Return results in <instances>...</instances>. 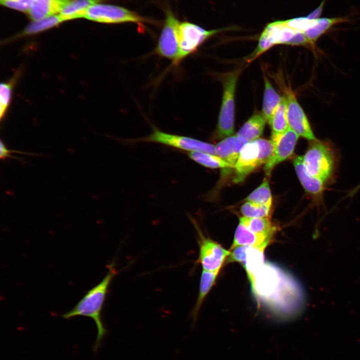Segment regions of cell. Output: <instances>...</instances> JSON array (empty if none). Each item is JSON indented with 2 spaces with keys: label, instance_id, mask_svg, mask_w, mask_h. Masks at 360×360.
Listing matches in <instances>:
<instances>
[{
  "label": "cell",
  "instance_id": "6da1fadb",
  "mask_svg": "<svg viewBox=\"0 0 360 360\" xmlns=\"http://www.w3.org/2000/svg\"><path fill=\"white\" fill-rule=\"evenodd\" d=\"M108 272L98 284L88 290L76 306L62 315L65 319L77 316H84L92 318L96 326L98 333L93 350L96 352L106 334V330L102 319V312L110 286L118 273L113 263L108 266Z\"/></svg>",
  "mask_w": 360,
  "mask_h": 360
},
{
  "label": "cell",
  "instance_id": "7a4b0ae2",
  "mask_svg": "<svg viewBox=\"0 0 360 360\" xmlns=\"http://www.w3.org/2000/svg\"><path fill=\"white\" fill-rule=\"evenodd\" d=\"M302 161L306 172L324 184L332 177L336 156L332 148L325 142L317 139L310 140Z\"/></svg>",
  "mask_w": 360,
  "mask_h": 360
},
{
  "label": "cell",
  "instance_id": "3957f363",
  "mask_svg": "<svg viewBox=\"0 0 360 360\" xmlns=\"http://www.w3.org/2000/svg\"><path fill=\"white\" fill-rule=\"evenodd\" d=\"M239 74V71L232 73L224 80L223 96L216 132L219 138L230 136L234 131V94Z\"/></svg>",
  "mask_w": 360,
  "mask_h": 360
},
{
  "label": "cell",
  "instance_id": "277c9868",
  "mask_svg": "<svg viewBox=\"0 0 360 360\" xmlns=\"http://www.w3.org/2000/svg\"><path fill=\"white\" fill-rule=\"evenodd\" d=\"M224 30H207L188 22H180L178 52L177 57L172 62V65L178 64L184 58L194 52L208 38Z\"/></svg>",
  "mask_w": 360,
  "mask_h": 360
},
{
  "label": "cell",
  "instance_id": "5b68a950",
  "mask_svg": "<svg viewBox=\"0 0 360 360\" xmlns=\"http://www.w3.org/2000/svg\"><path fill=\"white\" fill-rule=\"evenodd\" d=\"M190 219L198 232L199 255L197 262L201 264L203 270L219 272L230 254V250L224 249L216 242L206 236L194 220L192 217Z\"/></svg>",
  "mask_w": 360,
  "mask_h": 360
},
{
  "label": "cell",
  "instance_id": "8992f818",
  "mask_svg": "<svg viewBox=\"0 0 360 360\" xmlns=\"http://www.w3.org/2000/svg\"><path fill=\"white\" fill-rule=\"evenodd\" d=\"M132 141L156 142L184 151L202 152L216 155L213 144L188 136L164 132L156 128L149 136Z\"/></svg>",
  "mask_w": 360,
  "mask_h": 360
},
{
  "label": "cell",
  "instance_id": "52a82bcc",
  "mask_svg": "<svg viewBox=\"0 0 360 360\" xmlns=\"http://www.w3.org/2000/svg\"><path fill=\"white\" fill-rule=\"evenodd\" d=\"M83 18L105 24L141 23L148 19L134 12L118 6L97 3L88 8Z\"/></svg>",
  "mask_w": 360,
  "mask_h": 360
},
{
  "label": "cell",
  "instance_id": "ba28073f",
  "mask_svg": "<svg viewBox=\"0 0 360 360\" xmlns=\"http://www.w3.org/2000/svg\"><path fill=\"white\" fill-rule=\"evenodd\" d=\"M180 22L170 10L166 11V18L155 52L173 61L178 52V26Z\"/></svg>",
  "mask_w": 360,
  "mask_h": 360
},
{
  "label": "cell",
  "instance_id": "9c48e42d",
  "mask_svg": "<svg viewBox=\"0 0 360 360\" xmlns=\"http://www.w3.org/2000/svg\"><path fill=\"white\" fill-rule=\"evenodd\" d=\"M287 120L289 128L310 141L316 140L308 120L294 93L287 90Z\"/></svg>",
  "mask_w": 360,
  "mask_h": 360
},
{
  "label": "cell",
  "instance_id": "30bf717a",
  "mask_svg": "<svg viewBox=\"0 0 360 360\" xmlns=\"http://www.w3.org/2000/svg\"><path fill=\"white\" fill-rule=\"evenodd\" d=\"M281 282L280 273L274 266L265 264L250 282L255 294L260 299L266 300L276 295Z\"/></svg>",
  "mask_w": 360,
  "mask_h": 360
},
{
  "label": "cell",
  "instance_id": "8fae6325",
  "mask_svg": "<svg viewBox=\"0 0 360 360\" xmlns=\"http://www.w3.org/2000/svg\"><path fill=\"white\" fill-rule=\"evenodd\" d=\"M298 136L290 128L282 134L272 136L271 140L274 144V151L271 158L265 164L264 170L266 175H270L276 165L292 154Z\"/></svg>",
  "mask_w": 360,
  "mask_h": 360
},
{
  "label": "cell",
  "instance_id": "7c38bea8",
  "mask_svg": "<svg viewBox=\"0 0 360 360\" xmlns=\"http://www.w3.org/2000/svg\"><path fill=\"white\" fill-rule=\"evenodd\" d=\"M259 152L256 140L247 142L242 147L234 167L235 182L242 181L250 172L261 166Z\"/></svg>",
  "mask_w": 360,
  "mask_h": 360
},
{
  "label": "cell",
  "instance_id": "4fadbf2b",
  "mask_svg": "<svg viewBox=\"0 0 360 360\" xmlns=\"http://www.w3.org/2000/svg\"><path fill=\"white\" fill-rule=\"evenodd\" d=\"M247 142L244 138L236 135L226 137L215 146L216 155L230 164L234 168L240 150Z\"/></svg>",
  "mask_w": 360,
  "mask_h": 360
},
{
  "label": "cell",
  "instance_id": "5bb4252c",
  "mask_svg": "<svg viewBox=\"0 0 360 360\" xmlns=\"http://www.w3.org/2000/svg\"><path fill=\"white\" fill-rule=\"evenodd\" d=\"M293 164L297 176L305 190L315 198L316 200H320L324 189L325 184L306 172L303 164L302 156L295 158Z\"/></svg>",
  "mask_w": 360,
  "mask_h": 360
},
{
  "label": "cell",
  "instance_id": "9a60e30c",
  "mask_svg": "<svg viewBox=\"0 0 360 360\" xmlns=\"http://www.w3.org/2000/svg\"><path fill=\"white\" fill-rule=\"evenodd\" d=\"M272 238V236L254 233L240 222L236 230L230 248L240 246H248L266 248Z\"/></svg>",
  "mask_w": 360,
  "mask_h": 360
},
{
  "label": "cell",
  "instance_id": "2e32d148",
  "mask_svg": "<svg viewBox=\"0 0 360 360\" xmlns=\"http://www.w3.org/2000/svg\"><path fill=\"white\" fill-rule=\"evenodd\" d=\"M72 0H34L28 12L30 18L39 20L60 13L62 8Z\"/></svg>",
  "mask_w": 360,
  "mask_h": 360
},
{
  "label": "cell",
  "instance_id": "e0dca14e",
  "mask_svg": "<svg viewBox=\"0 0 360 360\" xmlns=\"http://www.w3.org/2000/svg\"><path fill=\"white\" fill-rule=\"evenodd\" d=\"M284 24V20H278L266 26L260 37L256 48L250 56L248 60H252L274 44H278L280 33Z\"/></svg>",
  "mask_w": 360,
  "mask_h": 360
},
{
  "label": "cell",
  "instance_id": "ac0fdd59",
  "mask_svg": "<svg viewBox=\"0 0 360 360\" xmlns=\"http://www.w3.org/2000/svg\"><path fill=\"white\" fill-rule=\"evenodd\" d=\"M266 122L262 114H254L244 124L236 135L248 142L258 139L263 133Z\"/></svg>",
  "mask_w": 360,
  "mask_h": 360
},
{
  "label": "cell",
  "instance_id": "d6986e66",
  "mask_svg": "<svg viewBox=\"0 0 360 360\" xmlns=\"http://www.w3.org/2000/svg\"><path fill=\"white\" fill-rule=\"evenodd\" d=\"M347 16L336 18H322L316 20L314 26L304 32L305 36L310 42L314 44L324 34L334 26L349 22Z\"/></svg>",
  "mask_w": 360,
  "mask_h": 360
},
{
  "label": "cell",
  "instance_id": "ffe728a7",
  "mask_svg": "<svg viewBox=\"0 0 360 360\" xmlns=\"http://www.w3.org/2000/svg\"><path fill=\"white\" fill-rule=\"evenodd\" d=\"M264 248L248 246L246 250V258L244 268L250 282H251L256 274L264 266Z\"/></svg>",
  "mask_w": 360,
  "mask_h": 360
},
{
  "label": "cell",
  "instance_id": "44dd1931",
  "mask_svg": "<svg viewBox=\"0 0 360 360\" xmlns=\"http://www.w3.org/2000/svg\"><path fill=\"white\" fill-rule=\"evenodd\" d=\"M218 274V272L202 270L200 276L198 296L191 312L194 322L196 319L204 300L214 284Z\"/></svg>",
  "mask_w": 360,
  "mask_h": 360
},
{
  "label": "cell",
  "instance_id": "7402d4cb",
  "mask_svg": "<svg viewBox=\"0 0 360 360\" xmlns=\"http://www.w3.org/2000/svg\"><path fill=\"white\" fill-rule=\"evenodd\" d=\"M264 91L262 104V115L266 122L270 123L272 116L281 101L282 98L272 86L264 76Z\"/></svg>",
  "mask_w": 360,
  "mask_h": 360
},
{
  "label": "cell",
  "instance_id": "603a6c76",
  "mask_svg": "<svg viewBox=\"0 0 360 360\" xmlns=\"http://www.w3.org/2000/svg\"><path fill=\"white\" fill-rule=\"evenodd\" d=\"M286 111V98L282 96L268 124L272 128V136L282 134L289 128Z\"/></svg>",
  "mask_w": 360,
  "mask_h": 360
},
{
  "label": "cell",
  "instance_id": "cb8c5ba5",
  "mask_svg": "<svg viewBox=\"0 0 360 360\" xmlns=\"http://www.w3.org/2000/svg\"><path fill=\"white\" fill-rule=\"evenodd\" d=\"M240 222L244 224L248 230L258 234L273 236L276 228L268 218L242 217Z\"/></svg>",
  "mask_w": 360,
  "mask_h": 360
},
{
  "label": "cell",
  "instance_id": "d4e9b609",
  "mask_svg": "<svg viewBox=\"0 0 360 360\" xmlns=\"http://www.w3.org/2000/svg\"><path fill=\"white\" fill-rule=\"evenodd\" d=\"M102 0H72L59 14L66 20L83 18L86 10Z\"/></svg>",
  "mask_w": 360,
  "mask_h": 360
},
{
  "label": "cell",
  "instance_id": "484cf974",
  "mask_svg": "<svg viewBox=\"0 0 360 360\" xmlns=\"http://www.w3.org/2000/svg\"><path fill=\"white\" fill-rule=\"evenodd\" d=\"M187 155L192 160L206 168H234L230 164L216 155L197 151L188 152Z\"/></svg>",
  "mask_w": 360,
  "mask_h": 360
},
{
  "label": "cell",
  "instance_id": "4316f807",
  "mask_svg": "<svg viewBox=\"0 0 360 360\" xmlns=\"http://www.w3.org/2000/svg\"><path fill=\"white\" fill-rule=\"evenodd\" d=\"M65 21L60 14L50 16L39 20H34L24 28L22 35H30L42 32Z\"/></svg>",
  "mask_w": 360,
  "mask_h": 360
},
{
  "label": "cell",
  "instance_id": "83f0119b",
  "mask_svg": "<svg viewBox=\"0 0 360 360\" xmlns=\"http://www.w3.org/2000/svg\"><path fill=\"white\" fill-rule=\"evenodd\" d=\"M246 200L271 208L272 197L268 181H264L249 194Z\"/></svg>",
  "mask_w": 360,
  "mask_h": 360
},
{
  "label": "cell",
  "instance_id": "f1b7e54d",
  "mask_svg": "<svg viewBox=\"0 0 360 360\" xmlns=\"http://www.w3.org/2000/svg\"><path fill=\"white\" fill-rule=\"evenodd\" d=\"M270 207L247 201L241 207L242 214L247 218H268Z\"/></svg>",
  "mask_w": 360,
  "mask_h": 360
},
{
  "label": "cell",
  "instance_id": "f546056e",
  "mask_svg": "<svg viewBox=\"0 0 360 360\" xmlns=\"http://www.w3.org/2000/svg\"><path fill=\"white\" fill-rule=\"evenodd\" d=\"M16 74L14 76L12 80L8 82H4L0 84V117L2 119L4 115L6 110L10 104L12 86L16 80Z\"/></svg>",
  "mask_w": 360,
  "mask_h": 360
},
{
  "label": "cell",
  "instance_id": "4dcf8cb0",
  "mask_svg": "<svg viewBox=\"0 0 360 360\" xmlns=\"http://www.w3.org/2000/svg\"><path fill=\"white\" fill-rule=\"evenodd\" d=\"M260 150V165L266 164L272 156L274 151V144L272 140L262 138L256 140Z\"/></svg>",
  "mask_w": 360,
  "mask_h": 360
},
{
  "label": "cell",
  "instance_id": "1f68e13d",
  "mask_svg": "<svg viewBox=\"0 0 360 360\" xmlns=\"http://www.w3.org/2000/svg\"><path fill=\"white\" fill-rule=\"evenodd\" d=\"M316 20H310L306 16L296 18L284 21V24L287 26L304 32L314 26Z\"/></svg>",
  "mask_w": 360,
  "mask_h": 360
},
{
  "label": "cell",
  "instance_id": "d6a6232c",
  "mask_svg": "<svg viewBox=\"0 0 360 360\" xmlns=\"http://www.w3.org/2000/svg\"><path fill=\"white\" fill-rule=\"evenodd\" d=\"M34 1V0H0V2L4 6L28 12Z\"/></svg>",
  "mask_w": 360,
  "mask_h": 360
},
{
  "label": "cell",
  "instance_id": "836d02e7",
  "mask_svg": "<svg viewBox=\"0 0 360 360\" xmlns=\"http://www.w3.org/2000/svg\"><path fill=\"white\" fill-rule=\"evenodd\" d=\"M248 246H240L230 249V254L226 258L228 262H238L244 266L246 260V250Z\"/></svg>",
  "mask_w": 360,
  "mask_h": 360
},
{
  "label": "cell",
  "instance_id": "e575fe53",
  "mask_svg": "<svg viewBox=\"0 0 360 360\" xmlns=\"http://www.w3.org/2000/svg\"><path fill=\"white\" fill-rule=\"evenodd\" d=\"M298 32V31L287 26L284 24L280 33L278 44H286Z\"/></svg>",
  "mask_w": 360,
  "mask_h": 360
},
{
  "label": "cell",
  "instance_id": "d590c367",
  "mask_svg": "<svg viewBox=\"0 0 360 360\" xmlns=\"http://www.w3.org/2000/svg\"><path fill=\"white\" fill-rule=\"evenodd\" d=\"M311 44L303 32H298L294 36L286 42L288 45H305Z\"/></svg>",
  "mask_w": 360,
  "mask_h": 360
},
{
  "label": "cell",
  "instance_id": "8d00e7d4",
  "mask_svg": "<svg viewBox=\"0 0 360 360\" xmlns=\"http://www.w3.org/2000/svg\"><path fill=\"white\" fill-rule=\"evenodd\" d=\"M0 157L1 159H6V158H10V155L11 153H18L21 154H30V155H38L35 154L28 153L26 152H22L19 150H10L8 149L6 146L4 144L1 140L0 143Z\"/></svg>",
  "mask_w": 360,
  "mask_h": 360
},
{
  "label": "cell",
  "instance_id": "74e56055",
  "mask_svg": "<svg viewBox=\"0 0 360 360\" xmlns=\"http://www.w3.org/2000/svg\"><path fill=\"white\" fill-rule=\"evenodd\" d=\"M326 1V0H322L320 4L306 17L308 19L312 20H316L320 18H319L322 12Z\"/></svg>",
  "mask_w": 360,
  "mask_h": 360
}]
</instances>
